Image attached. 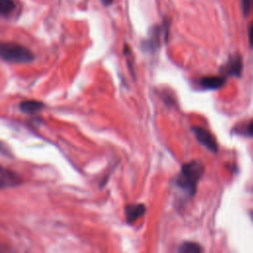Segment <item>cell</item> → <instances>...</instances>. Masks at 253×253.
Here are the masks:
<instances>
[{
  "label": "cell",
  "instance_id": "obj_10",
  "mask_svg": "<svg viewBox=\"0 0 253 253\" xmlns=\"http://www.w3.org/2000/svg\"><path fill=\"white\" fill-rule=\"evenodd\" d=\"M178 253H203V250L200 244L193 241H186L179 246Z\"/></svg>",
  "mask_w": 253,
  "mask_h": 253
},
{
  "label": "cell",
  "instance_id": "obj_2",
  "mask_svg": "<svg viewBox=\"0 0 253 253\" xmlns=\"http://www.w3.org/2000/svg\"><path fill=\"white\" fill-rule=\"evenodd\" d=\"M2 60L10 63H31L35 59L34 53L25 45L12 42H3L0 45Z\"/></svg>",
  "mask_w": 253,
  "mask_h": 253
},
{
  "label": "cell",
  "instance_id": "obj_16",
  "mask_svg": "<svg viewBox=\"0 0 253 253\" xmlns=\"http://www.w3.org/2000/svg\"><path fill=\"white\" fill-rule=\"evenodd\" d=\"M100 1H101L102 5H104L105 7H108L114 3V0H100Z\"/></svg>",
  "mask_w": 253,
  "mask_h": 253
},
{
  "label": "cell",
  "instance_id": "obj_8",
  "mask_svg": "<svg viewBox=\"0 0 253 253\" xmlns=\"http://www.w3.org/2000/svg\"><path fill=\"white\" fill-rule=\"evenodd\" d=\"M146 209L143 204H134V205H127L125 208V215L126 220L128 223H132L137 220L140 216H142L145 212Z\"/></svg>",
  "mask_w": 253,
  "mask_h": 253
},
{
  "label": "cell",
  "instance_id": "obj_6",
  "mask_svg": "<svg viewBox=\"0 0 253 253\" xmlns=\"http://www.w3.org/2000/svg\"><path fill=\"white\" fill-rule=\"evenodd\" d=\"M226 78L224 76H204L198 81V85L203 90H217L225 84Z\"/></svg>",
  "mask_w": 253,
  "mask_h": 253
},
{
  "label": "cell",
  "instance_id": "obj_3",
  "mask_svg": "<svg viewBox=\"0 0 253 253\" xmlns=\"http://www.w3.org/2000/svg\"><path fill=\"white\" fill-rule=\"evenodd\" d=\"M170 24L171 21L165 19L161 24L152 26L148 31V37L141 42V47L146 51L155 52L162 42H168Z\"/></svg>",
  "mask_w": 253,
  "mask_h": 253
},
{
  "label": "cell",
  "instance_id": "obj_14",
  "mask_svg": "<svg viewBox=\"0 0 253 253\" xmlns=\"http://www.w3.org/2000/svg\"><path fill=\"white\" fill-rule=\"evenodd\" d=\"M248 40H249V45L253 48V22L249 26L248 30Z\"/></svg>",
  "mask_w": 253,
  "mask_h": 253
},
{
  "label": "cell",
  "instance_id": "obj_12",
  "mask_svg": "<svg viewBox=\"0 0 253 253\" xmlns=\"http://www.w3.org/2000/svg\"><path fill=\"white\" fill-rule=\"evenodd\" d=\"M124 54H125L126 57V63H127L128 69H129V71L133 74V72H132V68H133V64H132L133 56H132V54H131V50H130V47H129L128 44H125V45H124Z\"/></svg>",
  "mask_w": 253,
  "mask_h": 253
},
{
  "label": "cell",
  "instance_id": "obj_15",
  "mask_svg": "<svg viewBox=\"0 0 253 253\" xmlns=\"http://www.w3.org/2000/svg\"><path fill=\"white\" fill-rule=\"evenodd\" d=\"M247 132H248V134H249L250 136L253 137V120L249 123V125H248V126H247Z\"/></svg>",
  "mask_w": 253,
  "mask_h": 253
},
{
  "label": "cell",
  "instance_id": "obj_4",
  "mask_svg": "<svg viewBox=\"0 0 253 253\" xmlns=\"http://www.w3.org/2000/svg\"><path fill=\"white\" fill-rule=\"evenodd\" d=\"M191 130L193 131L195 137L197 138V140L203 145L205 146L208 150H210L211 152H217V142L214 138V136L212 135V133L202 127V126H192L191 127Z\"/></svg>",
  "mask_w": 253,
  "mask_h": 253
},
{
  "label": "cell",
  "instance_id": "obj_11",
  "mask_svg": "<svg viewBox=\"0 0 253 253\" xmlns=\"http://www.w3.org/2000/svg\"><path fill=\"white\" fill-rule=\"evenodd\" d=\"M16 8L14 0H0V15L5 18L10 16Z\"/></svg>",
  "mask_w": 253,
  "mask_h": 253
},
{
  "label": "cell",
  "instance_id": "obj_9",
  "mask_svg": "<svg viewBox=\"0 0 253 253\" xmlns=\"http://www.w3.org/2000/svg\"><path fill=\"white\" fill-rule=\"evenodd\" d=\"M22 113L28 115H35L44 108V104L38 100H23L18 106Z\"/></svg>",
  "mask_w": 253,
  "mask_h": 253
},
{
  "label": "cell",
  "instance_id": "obj_5",
  "mask_svg": "<svg viewBox=\"0 0 253 253\" xmlns=\"http://www.w3.org/2000/svg\"><path fill=\"white\" fill-rule=\"evenodd\" d=\"M242 58L239 54L232 55L226 64L222 66L221 70L223 72V75L227 76H240L242 72Z\"/></svg>",
  "mask_w": 253,
  "mask_h": 253
},
{
  "label": "cell",
  "instance_id": "obj_7",
  "mask_svg": "<svg viewBox=\"0 0 253 253\" xmlns=\"http://www.w3.org/2000/svg\"><path fill=\"white\" fill-rule=\"evenodd\" d=\"M21 182H22L21 178L15 172H13L9 169H6L4 167L1 168L0 184H1L2 189L15 187V186L19 185Z\"/></svg>",
  "mask_w": 253,
  "mask_h": 253
},
{
  "label": "cell",
  "instance_id": "obj_1",
  "mask_svg": "<svg viewBox=\"0 0 253 253\" xmlns=\"http://www.w3.org/2000/svg\"><path fill=\"white\" fill-rule=\"evenodd\" d=\"M204 171V164L199 160H192L184 163L176 178V184L187 194L194 195Z\"/></svg>",
  "mask_w": 253,
  "mask_h": 253
},
{
  "label": "cell",
  "instance_id": "obj_13",
  "mask_svg": "<svg viewBox=\"0 0 253 253\" xmlns=\"http://www.w3.org/2000/svg\"><path fill=\"white\" fill-rule=\"evenodd\" d=\"M252 5H253V0H241V8L244 16H247L250 13Z\"/></svg>",
  "mask_w": 253,
  "mask_h": 253
},
{
  "label": "cell",
  "instance_id": "obj_17",
  "mask_svg": "<svg viewBox=\"0 0 253 253\" xmlns=\"http://www.w3.org/2000/svg\"><path fill=\"white\" fill-rule=\"evenodd\" d=\"M252 218H253V213H252Z\"/></svg>",
  "mask_w": 253,
  "mask_h": 253
}]
</instances>
